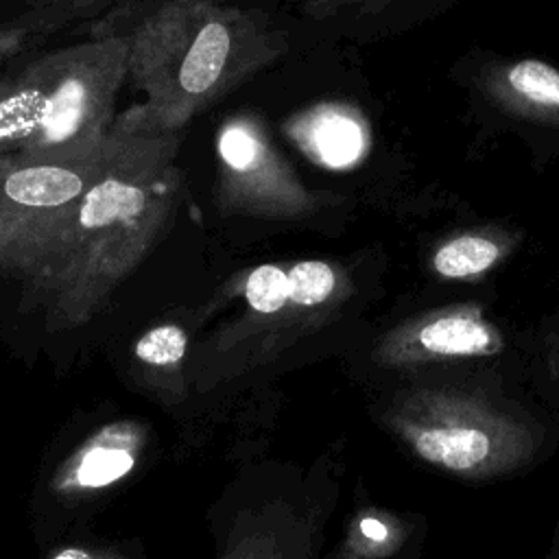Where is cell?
I'll list each match as a JSON object with an SVG mask.
<instances>
[{
	"label": "cell",
	"instance_id": "cell-17",
	"mask_svg": "<svg viewBox=\"0 0 559 559\" xmlns=\"http://www.w3.org/2000/svg\"><path fill=\"white\" fill-rule=\"evenodd\" d=\"M548 559H559V518L555 524V533H552V544H550V555Z\"/></svg>",
	"mask_w": 559,
	"mask_h": 559
},
{
	"label": "cell",
	"instance_id": "cell-7",
	"mask_svg": "<svg viewBox=\"0 0 559 559\" xmlns=\"http://www.w3.org/2000/svg\"><path fill=\"white\" fill-rule=\"evenodd\" d=\"M214 153V203L225 216L299 221L323 205L321 194L297 177L251 111L231 114L218 124Z\"/></svg>",
	"mask_w": 559,
	"mask_h": 559
},
{
	"label": "cell",
	"instance_id": "cell-12",
	"mask_svg": "<svg viewBox=\"0 0 559 559\" xmlns=\"http://www.w3.org/2000/svg\"><path fill=\"white\" fill-rule=\"evenodd\" d=\"M188 349V334L177 323H159L135 343V356L151 367H177Z\"/></svg>",
	"mask_w": 559,
	"mask_h": 559
},
{
	"label": "cell",
	"instance_id": "cell-5",
	"mask_svg": "<svg viewBox=\"0 0 559 559\" xmlns=\"http://www.w3.org/2000/svg\"><path fill=\"white\" fill-rule=\"evenodd\" d=\"M511 334L476 301L448 304L406 317L386 328L367 356L382 378V389L426 373L469 369L531 380L511 369Z\"/></svg>",
	"mask_w": 559,
	"mask_h": 559
},
{
	"label": "cell",
	"instance_id": "cell-11",
	"mask_svg": "<svg viewBox=\"0 0 559 559\" xmlns=\"http://www.w3.org/2000/svg\"><path fill=\"white\" fill-rule=\"evenodd\" d=\"M133 467V454L120 445L94 443L81 459L74 476L83 487H105Z\"/></svg>",
	"mask_w": 559,
	"mask_h": 559
},
{
	"label": "cell",
	"instance_id": "cell-3",
	"mask_svg": "<svg viewBox=\"0 0 559 559\" xmlns=\"http://www.w3.org/2000/svg\"><path fill=\"white\" fill-rule=\"evenodd\" d=\"M129 37V79L142 103L127 109L162 133L186 124L284 52L273 24L240 7L214 0H157Z\"/></svg>",
	"mask_w": 559,
	"mask_h": 559
},
{
	"label": "cell",
	"instance_id": "cell-14",
	"mask_svg": "<svg viewBox=\"0 0 559 559\" xmlns=\"http://www.w3.org/2000/svg\"><path fill=\"white\" fill-rule=\"evenodd\" d=\"M50 24L52 22H46L41 17H28L0 26V66L20 55L24 48H28L33 37L39 31L50 28Z\"/></svg>",
	"mask_w": 559,
	"mask_h": 559
},
{
	"label": "cell",
	"instance_id": "cell-1",
	"mask_svg": "<svg viewBox=\"0 0 559 559\" xmlns=\"http://www.w3.org/2000/svg\"><path fill=\"white\" fill-rule=\"evenodd\" d=\"M179 144L181 133L118 114L100 175L22 280L55 321L92 317L164 236L181 192Z\"/></svg>",
	"mask_w": 559,
	"mask_h": 559
},
{
	"label": "cell",
	"instance_id": "cell-15",
	"mask_svg": "<svg viewBox=\"0 0 559 559\" xmlns=\"http://www.w3.org/2000/svg\"><path fill=\"white\" fill-rule=\"evenodd\" d=\"M393 0H304L301 11L312 20H325L338 13H371L389 7Z\"/></svg>",
	"mask_w": 559,
	"mask_h": 559
},
{
	"label": "cell",
	"instance_id": "cell-6",
	"mask_svg": "<svg viewBox=\"0 0 559 559\" xmlns=\"http://www.w3.org/2000/svg\"><path fill=\"white\" fill-rule=\"evenodd\" d=\"M109 140L72 159L0 164V271L24 280L100 175Z\"/></svg>",
	"mask_w": 559,
	"mask_h": 559
},
{
	"label": "cell",
	"instance_id": "cell-8",
	"mask_svg": "<svg viewBox=\"0 0 559 559\" xmlns=\"http://www.w3.org/2000/svg\"><path fill=\"white\" fill-rule=\"evenodd\" d=\"M284 131L310 162L332 170L356 166L371 144L369 122L362 111L338 100L317 103L293 114Z\"/></svg>",
	"mask_w": 559,
	"mask_h": 559
},
{
	"label": "cell",
	"instance_id": "cell-18",
	"mask_svg": "<svg viewBox=\"0 0 559 559\" xmlns=\"http://www.w3.org/2000/svg\"><path fill=\"white\" fill-rule=\"evenodd\" d=\"M0 164H2V157H0Z\"/></svg>",
	"mask_w": 559,
	"mask_h": 559
},
{
	"label": "cell",
	"instance_id": "cell-4",
	"mask_svg": "<svg viewBox=\"0 0 559 559\" xmlns=\"http://www.w3.org/2000/svg\"><path fill=\"white\" fill-rule=\"evenodd\" d=\"M127 63V33H107L0 76L2 162L72 159L98 151L118 118Z\"/></svg>",
	"mask_w": 559,
	"mask_h": 559
},
{
	"label": "cell",
	"instance_id": "cell-9",
	"mask_svg": "<svg viewBox=\"0 0 559 559\" xmlns=\"http://www.w3.org/2000/svg\"><path fill=\"white\" fill-rule=\"evenodd\" d=\"M487 96L507 114L559 127V70L542 59H518L483 74Z\"/></svg>",
	"mask_w": 559,
	"mask_h": 559
},
{
	"label": "cell",
	"instance_id": "cell-13",
	"mask_svg": "<svg viewBox=\"0 0 559 559\" xmlns=\"http://www.w3.org/2000/svg\"><path fill=\"white\" fill-rule=\"evenodd\" d=\"M533 384L559 424V328L548 332L542 341Z\"/></svg>",
	"mask_w": 559,
	"mask_h": 559
},
{
	"label": "cell",
	"instance_id": "cell-16",
	"mask_svg": "<svg viewBox=\"0 0 559 559\" xmlns=\"http://www.w3.org/2000/svg\"><path fill=\"white\" fill-rule=\"evenodd\" d=\"M55 559H92L87 552L83 550H76V548H68V550H61Z\"/></svg>",
	"mask_w": 559,
	"mask_h": 559
},
{
	"label": "cell",
	"instance_id": "cell-10",
	"mask_svg": "<svg viewBox=\"0 0 559 559\" xmlns=\"http://www.w3.org/2000/svg\"><path fill=\"white\" fill-rule=\"evenodd\" d=\"M515 238L507 231H463L443 240L430 253V269L443 280L469 282L496 269L511 251Z\"/></svg>",
	"mask_w": 559,
	"mask_h": 559
},
{
	"label": "cell",
	"instance_id": "cell-2",
	"mask_svg": "<svg viewBox=\"0 0 559 559\" xmlns=\"http://www.w3.org/2000/svg\"><path fill=\"white\" fill-rule=\"evenodd\" d=\"M373 419L419 467L469 485L533 472L559 450V424L531 380L439 371L382 389Z\"/></svg>",
	"mask_w": 559,
	"mask_h": 559
}]
</instances>
